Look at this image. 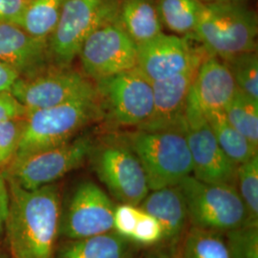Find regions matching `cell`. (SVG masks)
<instances>
[{
  "label": "cell",
  "mask_w": 258,
  "mask_h": 258,
  "mask_svg": "<svg viewBox=\"0 0 258 258\" xmlns=\"http://www.w3.org/2000/svg\"><path fill=\"white\" fill-rule=\"evenodd\" d=\"M7 183L9 212L4 231L11 257H53L61 215L58 186L51 184L25 189L14 181Z\"/></svg>",
  "instance_id": "1"
},
{
  "label": "cell",
  "mask_w": 258,
  "mask_h": 258,
  "mask_svg": "<svg viewBox=\"0 0 258 258\" xmlns=\"http://www.w3.org/2000/svg\"><path fill=\"white\" fill-rule=\"evenodd\" d=\"M256 14L239 2L205 3L194 35L203 48L222 60L256 51Z\"/></svg>",
  "instance_id": "2"
},
{
  "label": "cell",
  "mask_w": 258,
  "mask_h": 258,
  "mask_svg": "<svg viewBox=\"0 0 258 258\" xmlns=\"http://www.w3.org/2000/svg\"><path fill=\"white\" fill-rule=\"evenodd\" d=\"M102 115L98 96L27 112L15 158L65 144Z\"/></svg>",
  "instance_id": "3"
},
{
  "label": "cell",
  "mask_w": 258,
  "mask_h": 258,
  "mask_svg": "<svg viewBox=\"0 0 258 258\" xmlns=\"http://www.w3.org/2000/svg\"><path fill=\"white\" fill-rule=\"evenodd\" d=\"M124 140L138 157L150 190L178 185L192 175V161L183 131L136 129Z\"/></svg>",
  "instance_id": "4"
},
{
  "label": "cell",
  "mask_w": 258,
  "mask_h": 258,
  "mask_svg": "<svg viewBox=\"0 0 258 258\" xmlns=\"http://www.w3.org/2000/svg\"><path fill=\"white\" fill-rule=\"evenodd\" d=\"M178 185L186 205L189 226L226 233L252 225L235 185L206 183L194 175L185 177Z\"/></svg>",
  "instance_id": "5"
},
{
  "label": "cell",
  "mask_w": 258,
  "mask_h": 258,
  "mask_svg": "<svg viewBox=\"0 0 258 258\" xmlns=\"http://www.w3.org/2000/svg\"><path fill=\"white\" fill-rule=\"evenodd\" d=\"M116 0H64L55 30L48 38L51 62L69 67L94 30L117 18Z\"/></svg>",
  "instance_id": "6"
},
{
  "label": "cell",
  "mask_w": 258,
  "mask_h": 258,
  "mask_svg": "<svg viewBox=\"0 0 258 258\" xmlns=\"http://www.w3.org/2000/svg\"><path fill=\"white\" fill-rule=\"evenodd\" d=\"M89 157L96 175L119 203L139 206L150 191L142 164L124 138L94 145Z\"/></svg>",
  "instance_id": "7"
},
{
  "label": "cell",
  "mask_w": 258,
  "mask_h": 258,
  "mask_svg": "<svg viewBox=\"0 0 258 258\" xmlns=\"http://www.w3.org/2000/svg\"><path fill=\"white\" fill-rule=\"evenodd\" d=\"M94 143L89 136L74 138L55 148L14 158L3 174L25 189L55 184L80 167L89 157Z\"/></svg>",
  "instance_id": "8"
},
{
  "label": "cell",
  "mask_w": 258,
  "mask_h": 258,
  "mask_svg": "<svg viewBox=\"0 0 258 258\" xmlns=\"http://www.w3.org/2000/svg\"><path fill=\"white\" fill-rule=\"evenodd\" d=\"M98 97L112 123L140 128L153 109L152 82L138 68L95 83Z\"/></svg>",
  "instance_id": "9"
},
{
  "label": "cell",
  "mask_w": 258,
  "mask_h": 258,
  "mask_svg": "<svg viewBox=\"0 0 258 258\" xmlns=\"http://www.w3.org/2000/svg\"><path fill=\"white\" fill-rule=\"evenodd\" d=\"M11 93L27 112L98 96L95 83L85 75L54 65L32 78H19Z\"/></svg>",
  "instance_id": "10"
},
{
  "label": "cell",
  "mask_w": 258,
  "mask_h": 258,
  "mask_svg": "<svg viewBox=\"0 0 258 258\" xmlns=\"http://www.w3.org/2000/svg\"><path fill=\"white\" fill-rule=\"evenodd\" d=\"M138 46L116 19L94 30L83 42L79 57L84 75L98 82L137 67Z\"/></svg>",
  "instance_id": "11"
},
{
  "label": "cell",
  "mask_w": 258,
  "mask_h": 258,
  "mask_svg": "<svg viewBox=\"0 0 258 258\" xmlns=\"http://www.w3.org/2000/svg\"><path fill=\"white\" fill-rule=\"evenodd\" d=\"M115 203L102 187L91 181L79 184L64 209L61 208L59 236L80 239L113 231Z\"/></svg>",
  "instance_id": "12"
},
{
  "label": "cell",
  "mask_w": 258,
  "mask_h": 258,
  "mask_svg": "<svg viewBox=\"0 0 258 258\" xmlns=\"http://www.w3.org/2000/svg\"><path fill=\"white\" fill-rule=\"evenodd\" d=\"M236 91V85L226 63L207 52L189 92L185 107V125L206 121L215 111L224 110Z\"/></svg>",
  "instance_id": "13"
},
{
  "label": "cell",
  "mask_w": 258,
  "mask_h": 258,
  "mask_svg": "<svg viewBox=\"0 0 258 258\" xmlns=\"http://www.w3.org/2000/svg\"><path fill=\"white\" fill-rule=\"evenodd\" d=\"M207 51L200 49L194 60L179 74L153 82V109L140 128L149 131L184 130L185 107L189 88Z\"/></svg>",
  "instance_id": "14"
},
{
  "label": "cell",
  "mask_w": 258,
  "mask_h": 258,
  "mask_svg": "<svg viewBox=\"0 0 258 258\" xmlns=\"http://www.w3.org/2000/svg\"><path fill=\"white\" fill-rule=\"evenodd\" d=\"M184 133L192 161V175L206 183L235 185L237 165L222 150L207 120L185 125Z\"/></svg>",
  "instance_id": "15"
},
{
  "label": "cell",
  "mask_w": 258,
  "mask_h": 258,
  "mask_svg": "<svg viewBox=\"0 0 258 258\" xmlns=\"http://www.w3.org/2000/svg\"><path fill=\"white\" fill-rule=\"evenodd\" d=\"M200 49H194L185 37L161 33L138 45L137 68L150 82L179 74L194 60Z\"/></svg>",
  "instance_id": "16"
},
{
  "label": "cell",
  "mask_w": 258,
  "mask_h": 258,
  "mask_svg": "<svg viewBox=\"0 0 258 258\" xmlns=\"http://www.w3.org/2000/svg\"><path fill=\"white\" fill-rule=\"evenodd\" d=\"M0 63L22 79L39 74L53 66L48 40L32 37L17 24H0Z\"/></svg>",
  "instance_id": "17"
},
{
  "label": "cell",
  "mask_w": 258,
  "mask_h": 258,
  "mask_svg": "<svg viewBox=\"0 0 258 258\" xmlns=\"http://www.w3.org/2000/svg\"><path fill=\"white\" fill-rule=\"evenodd\" d=\"M139 207L160 222L164 231L163 242L176 247L189 227L186 205L179 185L150 190Z\"/></svg>",
  "instance_id": "18"
},
{
  "label": "cell",
  "mask_w": 258,
  "mask_h": 258,
  "mask_svg": "<svg viewBox=\"0 0 258 258\" xmlns=\"http://www.w3.org/2000/svg\"><path fill=\"white\" fill-rule=\"evenodd\" d=\"M117 21L137 46L163 33L153 0H122L118 6Z\"/></svg>",
  "instance_id": "19"
},
{
  "label": "cell",
  "mask_w": 258,
  "mask_h": 258,
  "mask_svg": "<svg viewBox=\"0 0 258 258\" xmlns=\"http://www.w3.org/2000/svg\"><path fill=\"white\" fill-rule=\"evenodd\" d=\"M131 241L112 231L80 239H67L52 258H131Z\"/></svg>",
  "instance_id": "20"
},
{
  "label": "cell",
  "mask_w": 258,
  "mask_h": 258,
  "mask_svg": "<svg viewBox=\"0 0 258 258\" xmlns=\"http://www.w3.org/2000/svg\"><path fill=\"white\" fill-rule=\"evenodd\" d=\"M206 120L222 150L235 165L244 163L258 154V148H254L249 140L231 124L224 110L212 112Z\"/></svg>",
  "instance_id": "21"
},
{
  "label": "cell",
  "mask_w": 258,
  "mask_h": 258,
  "mask_svg": "<svg viewBox=\"0 0 258 258\" xmlns=\"http://www.w3.org/2000/svg\"><path fill=\"white\" fill-rule=\"evenodd\" d=\"M177 258H230L224 233L189 226L178 244Z\"/></svg>",
  "instance_id": "22"
},
{
  "label": "cell",
  "mask_w": 258,
  "mask_h": 258,
  "mask_svg": "<svg viewBox=\"0 0 258 258\" xmlns=\"http://www.w3.org/2000/svg\"><path fill=\"white\" fill-rule=\"evenodd\" d=\"M64 0H30L19 26L32 37L48 40L59 19Z\"/></svg>",
  "instance_id": "23"
},
{
  "label": "cell",
  "mask_w": 258,
  "mask_h": 258,
  "mask_svg": "<svg viewBox=\"0 0 258 258\" xmlns=\"http://www.w3.org/2000/svg\"><path fill=\"white\" fill-rule=\"evenodd\" d=\"M203 6L201 0H158L162 24L181 35H192Z\"/></svg>",
  "instance_id": "24"
},
{
  "label": "cell",
  "mask_w": 258,
  "mask_h": 258,
  "mask_svg": "<svg viewBox=\"0 0 258 258\" xmlns=\"http://www.w3.org/2000/svg\"><path fill=\"white\" fill-rule=\"evenodd\" d=\"M228 120L258 148V101L236 88L233 97L224 109Z\"/></svg>",
  "instance_id": "25"
},
{
  "label": "cell",
  "mask_w": 258,
  "mask_h": 258,
  "mask_svg": "<svg viewBox=\"0 0 258 258\" xmlns=\"http://www.w3.org/2000/svg\"><path fill=\"white\" fill-rule=\"evenodd\" d=\"M235 187L250 224L258 225V154L237 165Z\"/></svg>",
  "instance_id": "26"
},
{
  "label": "cell",
  "mask_w": 258,
  "mask_h": 258,
  "mask_svg": "<svg viewBox=\"0 0 258 258\" xmlns=\"http://www.w3.org/2000/svg\"><path fill=\"white\" fill-rule=\"evenodd\" d=\"M223 61L228 66L236 88L258 101L257 52L242 53Z\"/></svg>",
  "instance_id": "27"
},
{
  "label": "cell",
  "mask_w": 258,
  "mask_h": 258,
  "mask_svg": "<svg viewBox=\"0 0 258 258\" xmlns=\"http://www.w3.org/2000/svg\"><path fill=\"white\" fill-rule=\"evenodd\" d=\"M224 235L230 258H258V225H246Z\"/></svg>",
  "instance_id": "28"
},
{
  "label": "cell",
  "mask_w": 258,
  "mask_h": 258,
  "mask_svg": "<svg viewBox=\"0 0 258 258\" xmlns=\"http://www.w3.org/2000/svg\"><path fill=\"white\" fill-rule=\"evenodd\" d=\"M22 126L23 118L0 121V167H6L16 156Z\"/></svg>",
  "instance_id": "29"
},
{
  "label": "cell",
  "mask_w": 258,
  "mask_h": 258,
  "mask_svg": "<svg viewBox=\"0 0 258 258\" xmlns=\"http://www.w3.org/2000/svg\"><path fill=\"white\" fill-rule=\"evenodd\" d=\"M163 239L164 231L160 222L154 216L142 210L131 236V242L145 246H154L163 242Z\"/></svg>",
  "instance_id": "30"
},
{
  "label": "cell",
  "mask_w": 258,
  "mask_h": 258,
  "mask_svg": "<svg viewBox=\"0 0 258 258\" xmlns=\"http://www.w3.org/2000/svg\"><path fill=\"white\" fill-rule=\"evenodd\" d=\"M141 212L142 210L139 206L120 203L116 205L113 213V231L131 241Z\"/></svg>",
  "instance_id": "31"
},
{
  "label": "cell",
  "mask_w": 258,
  "mask_h": 258,
  "mask_svg": "<svg viewBox=\"0 0 258 258\" xmlns=\"http://www.w3.org/2000/svg\"><path fill=\"white\" fill-rule=\"evenodd\" d=\"M27 110L11 91H0V121L24 118Z\"/></svg>",
  "instance_id": "32"
},
{
  "label": "cell",
  "mask_w": 258,
  "mask_h": 258,
  "mask_svg": "<svg viewBox=\"0 0 258 258\" xmlns=\"http://www.w3.org/2000/svg\"><path fill=\"white\" fill-rule=\"evenodd\" d=\"M30 0H0V24L19 25Z\"/></svg>",
  "instance_id": "33"
},
{
  "label": "cell",
  "mask_w": 258,
  "mask_h": 258,
  "mask_svg": "<svg viewBox=\"0 0 258 258\" xmlns=\"http://www.w3.org/2000/svg\"><path fill=\"white\" fill-rule=\"evenodd\" d=\"M10 194L8 183L0 171V235L5 230V224L9 212Z\"/></svg>",
  "instance_id": "34"
},
{
  "label": "cell",
  "mask_w": 258,
  "mask_h": 258,
  "mask_svg": "<svg viewBox=\"0 0 258 258\" xmlns=\"http://www.w3.org/2000/svg\"><path fill=\"white\" fill-rule=\"evenodd\" d=\"M19 78V75L15 70L0 63V91H11Z\"/></svg>",
  "instance_id": "35"
},
{
  "label": "cell",
  "mask_w": 258,
  "mask_h": 258,
  "mask_svg": "<svg viewBox=\"0 0 258 258\" xmlns=\"http://www.w3.org/2000/svg\"><path fill=\"white\" fill-rule=\"evenodd\" d=\"M205 3H212V2H239L241 0H201Z\"/></svg>",
  "instance_id": "36"
},
{
  "label": "cell",
  "mask_w": 258,
  "mask_h": 258,
  "mask_svg": "<svg viewBox=\"0 0 258 258\" xmlns=\"http://www.w3.org/2000/svg\"><path fill=\"white\" fill-rule=\"evenodd\" d=\"M0 258H12V257H5V256H4V257H0Z\"/></svg>",
  "instance_id": "37"
},
{
  "label": "cell",
  "mask_w": 258,
  "mask_h": 258,
  "mask_svg": "<svg viewBox=\"0 0 258 258\" xmlns=\"http://www.w3.org/2000/svg\"><path fill=\"white\" fill-rule=\"evenodd\" d=\"M131 258H132V257H131Z\"/></svg>",
  "instance_id": "38"
}]
</instances>
